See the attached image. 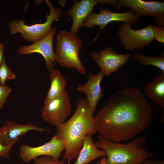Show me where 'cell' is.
<instances>
[{
  "label": "cell",
  "instance_id": "6da1fadb",
  "mask_svg": "<svg viewBox=\"0 0 164 164\" xmlns=\"http://www.w3.org/2000/svg\"><path fill=\"white\" fill-rule=\"evenodd\" d=\"M152 114L151 106L140 89H120L94 117L96 131L111 142L127 141L147 129Z\"/></svg>",
  "mask_w": 164,
  "mask_h": 164
},
{
  "label": "cell",
  "instance_id": "7a4b0ae2",
  "mask_svg": "<svg viewBox=\"0 0 164 164\" xmlns=\"http://www.w3.org/2000/svg\"><path fill=\"white\" fill-rule=\"evenodd\" d=\"M76 105V109L70 118L56 126L55 135L64 145L63 159L67 160V164L78 156L85 136L97 132L93 114L86 99H79Z\"/></svg>",
  "mask_w": 164,
  "mask_h": 164
},
{
  "label": "cell",
  "instance_id": "3957f363",
  "mask_svg": "<svg viewBox=\"0 0 164 164\" xmlns=\"http://www.w3.org/2000/svg\"><path fill=\"white\" fill-rule=\"evenodd\" d=\"M94 142L106 153V164H139L155 155L144 145L146 138L140 136L126 144L112 142L99 135Z\"/></svg>",
  "mask_w": 164,
  "mask_h": 164
},
{
  "label": "cell",
  "instance_id": "277c9868",
  "mask_svg": "<svg viewBox=\"0 0 164 164\" xmlns=\"http://www.w3.org/2000/svg\"><path fill=\"white\" fill-rule=\"evenodd\" d=\"M82 42L77 36L70 32L61 31L57 36L56 51V62L60 66L76 69L85 74L86 70L79 57L82 48Z\"/></svg>",
  "mask_w": 164,
  "mask_h": 164
},
{
  "label": "cell",
  "instance_id": "5b68a950",
  "mask_svg": "<svg viewBox=\"0 0 164 164\" xmlns=\"http://www.w3.org/2000/svg\"><path fill=\"white\" fill-rule=\"evenodd\" d=\"M47 7L49 8V15H46V21L43 23H36L28 26L26 21L22 19L13 20L8 23V28L12 35L20 33L25 40L32 42L39 40L45 37L51 31V25L54 21H58L63 12L61 8H54L49 0H46Z\"/></svg>",
  "mask_w": 164,
  "mask_h": 164
},
{
  "label": "cell",
  "instance_id": "8992f818",
  "mask_svg": "<svg viewBox=\"0 0 164 164\" xmlns=\"http://www.w3.org/2000/svg\"><path fill=\"white\" fill-rule=\"evenodd\" d=\"M131 25L129 23L123 22L118 33L120 43L126 50L142 48L155 39L156 26L150 24L142 29L135 30Z\"/></svg>",
  "mask_w": 164,
  "mask_h": 164
},
{
  "label": "cell",
  "instance_id": "52a82bcc",
  "mask_svg": "<svg viewBox=\"0 0 164 164\" xmlns=\"http://www.w3.org/2000/svg\"><path fill=\"white\" fill-rule=\"evenodd\" d=\"M98 13L92 12L84 20L82 27L93 28L97 25L100 28V30L93 41L96 40L101 31L109 23L114 21L128 22L131 25H136L139 18L136 16L132 9L123 13L114 12L108 9H100Z\"/></svg>",
  "mask_w": 164,
  "mask_h": 164
},
{
  "label": "cell",
  "instance_id": "ba28073f",
  "mask_svg": "<svg viewBox=\"0 0 164 164\" xmlns=\"http://www.w3.org/2000/svg\"><path fill=\"white\" fill-rule=\"evenodd\" d=\"M72 105L65 89L59 95L44 105L42 112L43 119L56 126L64 122L70 114Z\"/></svg>",
  "mask_w": 164,
  "mask_h": 164
},
{
  "label": "cell",
  "instance_id": "9c48e42d",
  "mask_svg": "<svg viewBox=\"0 0 164 164\" xmlns=\"http://www.w3.org/2000/svg\"><path fill=\"white\" fill-rule=\"evenodd\" d=\"M130 8L138 18L148 15L154 17L158 26L164 27V2L142 0H119L114 8L120 11L123 7Z\"/></svg>",
  "mask_w": 164,
  "mask_h": 164
},
{
  "label": "cell",
  "instance_id": "30bf717a",
  "mask_svg": "<svg viewBox=\"0 0 164 164\" xmlns=\"http://www.w3.org/2000/svg\"><path fill=\"white\" fill-rule=\"evenodd\" d=\"M65 149L63 143L54 135L50 141L37 147L22 145L19 149V154L22 161L26 163L41 155L49 156L58 160Z\"/></svg>",
  "mask_w": 164,
  "mask_h": 164
},
{
  "label": "cell",
  "instance_id": "8fae6325",
  "mask_svg": "<svg viewBox=\"0 0 164 164\" xmlns=\"http://www.w3.org/2000/svg\"><path fill=\"white\" fill-rule=\"evenodd\" d=\"M89 56L99 65L104 75L109 76L125 65L132 54H121L106 47L100 51H93Z\"/></svg>",
  "mask_w": 164,
  "mask_h": 164
},
{
  "label": "cell",
  "instance_id": "7c38bea8",
  "mask_svg": "<svg viewBox=\"0 0 164 164\" xmlns=\"http://www.w3.org/2000/svg\"><path fill=\"white\" fill-rule=\"evenodd\" d=\"M56 33V28L54 27L44 38L31 45L21 46L16 52L20 56L34 53L40 54L45 60L47 70L50 72L57 63L53 47V36Z\"/></svg>",
  "mask_w": 164,
  "mask_h": 164
},
{
  "label": "cell",
  "instance_id": "4fadbf2b",
  "mask_svg": "<svg viewBox=\"0 0 164 164\" xmlns=\"http://www.w3.org/2000/svg\"><path fill=\"white\" fill-rule=\"evenodd\" d=\"M100 3L102 5L108 3L111 5L112 0H81L78 2L74 0L71 8L65 13L70 16L73 21L70 32L77 36L78 30L82 27L83 22L86 18L92 13L94 7Z\"/></svg>",
  "mask_w": 164,
  "mask_h": 164
},
{
  "label": "cell",
  "instance_id": "5bb4252c",
  "mask_svg": "<svg viewBox=\"0 0 164 164\" xmlns=\"http://www.w3.org/2000/svg\"><path fill=\"white\" fill-rule=\"evenodd\" d=\"M32 130L39 132H51L49 130L36 126L32 123L20 124L14 121L6 120L0 128V142L3 145H8Z\"/></svg>",
  "mask_w": 164,
  "mask_h": 164
},
{
  "label": "cell",
  "instance_id": "9a60e30c",
  "mask_svg": "<svg viewBox=\"0 0 164 164\" xmlns=\"http://www.w3.org/2000/svg\"><path fill=\"white\" fill-rule=\"evenodd\" d=\"M104 76L101 71L96 74L90 73L87 82L79 85L76 89L79 92L84 93L88 103L93 114L95 112L97 103L103 96L101 87V82Z\"/></svg>",
  "mask_w": 164,
  "mask_h": 164
},
{
  "label": "cell",
  "instance_id": "2e32d148",
  "mask_svg": "<svg viewBox=\"0 0 164 164\" xmlns=\"http://www.w3.org/2000/svg\"><path fill=\"white\" fill-rule=\"evenodd\" d=\"M92 135L88 133L85 136L83 146L74 164H87L96 159L106 156L105 151L99 150L93 142Z\"/></svg>",
  "mask_w": 164,
  "mask_h": 164
},
{
  "label": "cell",
  "instance_id": "e0dca14e",
  "mask_svg": "<svg viewBox=\"0 0 164 164\" xmlns=\"http://www.w3.org/2000/svg\"><path fill=\"white\" fill-rule=\"evenodd\" d=\"M146 96L154 103L160 106L163 111L162 121H164V73L162 72L158 77L147 84L144 89Z\"/></svg>",
  "mask_w": 164,
  "mask_h": 164
},
{
  "label": "cell",
  "instance_id": "ac0fdd59",
  "mask_svg": "<svg viewBox=\"0 0 164 164\" xmlns=\"http://www.w3.org/2000/svg\"><path fill=\"white\" fill-rule=\"evenodd\" d=\"M50 87L44 101V105L47 104L62 93L66 89L67 84L66 79L58 70H52L50 72Z\"/></svg>",
  "mask_w": 164,
  "mask_h": 164
},
{
  "label": "cell",
  "instance_id": "d6986e66",
  "mask_svg": "<svg viewBox=\"0 0 164 164\" xmlns=\"http://www.w3.org/2000/svg\"><path fill=\"white\" fill-rule=\"evenodd\" d=\"M134 58L140 64L155 66L161 70L162 73H164L163 52L159 57L147 56L136 53L134 55Z\"/></svg>",
  "mask_w": 164,
  "mask_h": 164
},
{
  "label": "cell",
  "instance_id": "ffe728a7",
  "mask_svg": "<svg viewBox=\"0 0 164 164\" xmlns=\"http://www.w3.org/2000/svg\"><path fill=\"white\" fill-rule=\"evenodd\" d=\"M15 78V75L12 70L7 65L5 58L4 57L0 65V84L4 85L5 81L7 80H13Z\"/></svg>",
  "mask_w": 164,
  "mask_h": 164
},
{
  "label": "cell",
  "instance_id": "44dd1931",
  "mask_svg": "<svg viewBox=\"0 0 164 164\" xmlns=\"http://www.w3.org/2000/svg\"><path fill=\"white\" fill-rule=\"evenodd\" d=\"M34 161V164H66L64 159L61 161L56 160L48 155L37 157Z\"/></svg>",
  "mask_w": 164,
  "mask_h": 164
},
{
  "label": "cell",
  "instance_id": "7402d4cb",
  "mask_svg": "<svg viewBox=\"0 0 164 164\" xmlns=\"http://www.w3.org/2000/svg\"><path fill=\"white\" fill-rule=\"evenodd\" d=\"M11 91L10 87L6 85H0V110L6 103V100Z\"/></svg>",
  "mask_w": 164,
  "mask_h": 164
},
{
  "label": "cell",
  "instance_id": "603a6c76",
  "mask_svg": "<svg viewBox=\"0 0 164 164\" xmlns=\"http://www.w3.org/2000/svg\"><path fill=\"white\" fill-rule=\"evenodd\" d=\"M20 137L18 138L7 145H3L0 141V157L9 159L10 157V153L12 146L19 140Z\"/></svg>",
  "mask_w": 164,
  "mask_h": 164
},
{
  "label": "cell",
  "instance_id": "cb8c5ba5",
  "mask_svg": "<svg viewBox=\"0 0 164 164\" xmlns=\"http://www.w3.org/2000/svg\"><path fill=\"white\" fill-rule=\"evenodd\" d=\"M159 42L164 43V27L156 26L155 29V39Z\"/></svg>",
  "mask_w": 164,
  "mask_h": 164
},
{
  "label": "cell",
  "instance_id": "d4e9b609",
  "mask_svg": "<svg viewBox=\"0 0 164 164\" xmlns=\"http://www.w3.org/2000/svg\"><path fill=\"white\" fill-rule=\"evenodd\" d=\"M162 161L158 160H150L147 159L143 163V164H161Z\"/></svg>",
  "mask_w": 164,
  "mask_h": 164
},
{
  "label": "cell",
  "instance_id": "484cf974",
  "mask_svg": "<svg viewBox=\"0 0 164 164\" xmlns=\"http://www.w3.org/2000/svg\"><path fill=\"white\" fill-rule=\"evenodd\" d=\"M5 44L3 43H0V65L4 58L3 54Z\"/></svg>",
  "mask_w": 164,
  "mask_h": 164
},
{
  "label": "cell",
  "instance_id": "4316f807",
  "mask_svg": "<svg viewBox=\"0 0 164 164\" xmlns=\"http://www.w3.org/2000/svg\"><path fill=\"white\" fill-rule=\"evenodd\" d=\"M66 1V0H60L58 2V4L64 7Z\"/></svg>",
  "mask_w": 164,
  "mask_h": 164
},
{
  "label": "cell",
  "instance_id": "83f0119b",
  "mask_svg": "<svg viewBox=\"0 0 164 164\" xmlns=\"http://www.w3.org/2000/svg\"><path fill=\"white\" fill-rule=\"evenodd\" d=\"M106 158L104 157L100 161V164H106Z\"/></svg>",
  "mask_w": 164,
  "mask_h": 164
},
{
  "label": "cell",
  "instance_id": "f1b7e54d",
  "mask_svg": "<svg viewBox=\"0 0 164 164\" xmlns=\"http://www.w3.org/2000/svg\"><path fill=\"white\" fill-rule=\"evenodd\" d=\"M161 164H164V161H162Z\"/></svg>",
  "mask_w": 164,
  "mask_h": 164
},
{
  "label": "cell",
  "instance_id": "f546056e",
  "mask_svg": "<svg viewBox=\"0 0 164 164\" xmlns=\"http://www.w3.org/2000/svg\"><path fill=\"white\" fill-rule=\"evenodd\" d=\"M95 164H100V162H97V163H96Z\"/></svg>",
  "mask_w": 164,
  "mask_h": 164
}]
</instances>
